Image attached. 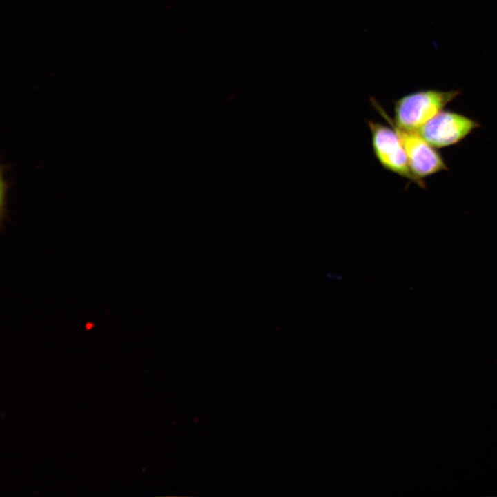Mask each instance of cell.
Instances as JSON below:
<instances>
[{"mask_svg": "<svg viewBox=\"0 0 497 497\" xmlns=\"http://www.w3.org/2000/svg\"><path fill=\"white\" fill-rule=\"evenodd\" d=\"M460 93L431 89L407 94L394 102V119H390L399 128L418 131Z\"/></svg>", "mask_w": 497, "mask_h": 497, "instance_id": "6da1fadb", "label": "cell"}, {"mask_svg": "<svg viewBox=\"0 0 497 497\" xmlns=\"http://www.w3.org/2000/svg\"><path fill=\"white\" fill-rule=\"evenodd\" d=\"M372 104L398 134L407 154L410 170L418 180L424 182L422 178L448 170V167L440 153L418 131L405 130L396 126L391 121L389 115L376 100L372 101Z\"/></svg>", "mask_w": 497, "mask_h": 497, "instance_id": "7a4b0ae2", "label": "cell"}, {"mask_svg": "<svg viewBox=\"0 0 497 497\" xmlns=\"http://www.w3.org/2000/svg\"><path fill=\"white\" fill-rule=\"evenodd\" d=\"M371 133L372 148L377 160L386 170L404 177L420 187L424 182L411 173L407 154L396 130L380 122L367 121Z\"/></svg>", "mask_w": 497, "mask_h": 497, "instance_id": "3957f363", "label": "cell"}, {"mask_svg": "<svg viewBox=\"0 0 497 497\" xmlns=\"http://www.w3.org/2000/svg\"><path fill=\"white\" fill-rule=\"evenodd\" d=\"M480 124L462 114L442 110L418 132L436 149L457 144L476 128Z\"/></svg>", "mask_w": 497, "mask_h": 497, "instance_id": "277c9868", "label": "cell"}, {"mask_svg": "<svg viewBox=\"0 0 497 497\" xmlns=\"http://www.w3.org/2000/svg\"><path fill=\"white\" fill-rule=\"evenodd\" d=\"M10 165L1 164V179H0V222L1 231H3L4 222L8 219L7 208L8 191L12 186V180L5 177L4 175L8 170Z\"/></svg>", "mask_w": 497, "mask_h": 497, "instance_id": "5b68a950", "label": "cell"}]
</instances>
